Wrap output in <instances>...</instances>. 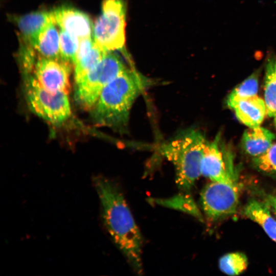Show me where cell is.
Here are the masks:
<instances>
[{
    "label": "cell",
    "instance_id": "cell-21",
    "mask_svg": "<svg viewBox=\"0 0 276 276\" xmlns=\"http://www.w3.org/2000/svg\"><path fill=\"white\" fill-rule=\"evenodd\" d=\"M59 40L61 58L74 63L79 47V39L68 32L60 29Z\"/></svg>",
    "mask_w": 276,
    "mask_h": 276
},
{
    "label": "cell",
    "instance_id": "cell-15",
    "mask_svg": "<svg viewBox=\"0 0 276 276\" xmlns=\"http://www.w3.org/2000/svg\"><path fill=\"white\" fill-rule=\"evenodd\" d=\"M244 211L248 218L259 224L267 235L276 242V219L266 205L253 199L248 202Z\"/></svg>",
    "mask_w": 276,
    "mask_h": 276
},
{
    "label": "cell",
    "instance_id": "cell-18",
    "mask_svg": "<svg viewBox=\"0 0 276 276\" xmlns=\"http://www.w3.org/2000/svg\"><path fill=\"white\" fill-rule=\"evenodd\" d=\"M260 70L252 73L242 82L235 87L226 100L227 106L231 108L238 101L257 95L259 87Z\"/></svg>",
    "mask_w": 276,
    "mask_h": 276
},
{
    "label": "cell",
    "instance_id": "cell-22",
    "mask_svg": "<svg viewBox=\"0 0 276 276\" xmlns=\"http://www.w3.org/2000/svg\"><path fill=\"white\" fill-rule=\"evenodd\" d=\"M254 163L262 172L276 173V143H273L264 153L254 157Z\"/></svg>",
    "mask_w": 276,
    "mask_h": 276
},
{
    "label": "cell",
    "instance_id": "cell-19",
    "mask_svg": "<svg viewBox=\"0 0 276 276\" xmlns=\"http://www.w3.org/2000/svg\"><path fill=\"white\" fill-rule=\"evenodd\" d=\"M107 52L100 48L95 42L90 51L80 58L77 59L74 63L75 82L79 81L94 68L100 62Z\"/></svg>",
    "mask_w": 276,
    "mask_h": 276
},
{
    "label": "cell",
    "instance_id": "cell-9",
    "mask_svg": "<svg viewBox=\"0 0 276 276\" xmlns=\"http://www.w3.org/2000/svg\"><path fill=\"white\" fill-rule=\"evenodd\" d=\"M33 71L34 77L47 91L52 93H68L70 62L62 58L39 57Z\"/></svg>",
    "mask_w": 276,
    "mask_h": 276
},
{
    "label": "cell",
    "instance_id": "cell-12",
    "mask_svg": "<svg viewBox=\"0 0 276 276\" xmlns=\"http://www.w3.org/2000/svg\"><path fill=\"white\" fill-rule=\"evenodd\" d=\"M237 119L249 128L260 126L267 114L264 100L257 95L240 100L231 107Z\"/></svg>",
    "mask_w": 276,
    "mask_h": 276
},
{
    "label": "cell",
    "instance_id": "cell-20",
    "mask_svg": "<svg viewBox=\"0 0 276 276\" xmlns=\"http://www.w3.org/2000/svg\"><path fill=\"white\" fill-rule=\"evenodd\" d=\"M248 266V260L244 254L230 252L222 256L219 261L220 270L229 275H236L244 271Z\"/></svg>",
    "mask_w": 276,
    "mask_h": 276
},
{
    "label": "cell",
    "instance_id": "cell-13",
    "mask_svg": "<svg viewBox=\"0 0 276 276\" xmlns=\"http://www.w3.org/2000/svg\"><path fill=\"white\" fill-rule=\"evenodd\" d=\"M275 139L272 132L260 126L249 128L243 134L242 146L247 154L256 157L264 153Z\"/></svg>",
    "mask_w": 276,
    "mask_h": 276
},
{
    "label": "cell",
    "instance_id": "cell-23",
    "mask_svg": "<svg viewBox=\"0 0 276 276\" xmlns=\"http://www.w3.org/2000/svg\"><path fill=\"white\" fill-rule=\"evenodd\" d=\"M269 200L271 205L273 207L276 214V196L271 197Z\"/></svg>",
    "mask_w": 276,
    "mask_h": 276
},
{
    "label": "cell",
    "instance_id": "cell-16",
    "mask_svg": "<svg viewBox=\"0 0 276 276\" xmlns=\"http://www.w3.org/2000/svg\"><path fill=\"white\" fill-rule=\"evenodd\" d=\"M264 101L267 114L273 120L276 128V56L270 55L265 66Z\"/></svg>",
    "mask_w": 276,
    "mask_h": 276
},
{
    "label": "cell",
    "instance_id": "cell-3",
    "mask_svg": "<svg viewBox=\"0 0 276 276\" xmlns=\"http://www.w3.org/2000/svg\"><path fill=\"white\" fill-rule=\"evenodd\" d=\"M207 141L199 130L188 129L158 149L159 154L174 165L178 188L188 192L201 175V161Z\"/></svg>",
    "mask_w": 276,
    "mask_h": 276
},
{
    "label": "cell",
    "instance_id": "cell-6",
    "mask_svg": "<svg viewBox=\"0 0 276 276\" xmlns=\"http://www.w3.org/2000/svg\"><path fill=\"white\" fill-rule=\"evenodd\" d=\"M26 76V97L31 111L54 124L66 121L71 114L68 94L49 92L42 87L34 76Z\"/></svg>",
    "mask_w": 276,
    "mask_h": 276
},
{
    "label": "cell",
    "instance_id": "cell-17",
    "mask_svg": "<svg viewBox=\"0 0 276 276\" xmlns=\"http://www.w3.org/2000/svg\"><path fill=\"white\" fill-rule=\"evenodd\" d=\"M157 204L183 211L203 220L202 216L192 197L188 194H180L169 198L151 199Z\"/></svg>",
    "mask_w": 276,
    "mask_h": 276
},
{
    "label": "cell",
    "instance_id": "cell-4",
    "mask_svg": "<svg viewBox=\"0 0 276 276\" xmlns=\"http://www.w3.org/2000/svg\"><path fill=\"white\" fill-rule=\"evenodd\" d=\"M101 10L93 28L94 42L105 52H125L126 2L103 0Z\"/></svg>",
    "mask_w": 276,
    "mask_h": 276
},
{
    "label": "cell",
    "instance_id": "cell-2",
    "mask_svg": "<svg viewBox=\"0 0 276 276\" xmlns=\"http://www.w3.org/2000/svg\"><path fill=\"white\" fill-rule=\"evenodd\" d=\"M151 81L134 68H127L104 88L92 108L95 121L121 133L128 130L131 108Z\"/></svg>",
    "mask_w": 276,
    "mask_h": 276
},
{
    "label": "cell",
    "instance_id": "cell-11",
    "mask_svg": "<svg viewBox=\"0 0 276 276\" xmlns=\"http://www.w3.org/2000/svg\"><path fill=\"white\" fill-rule=\"evenodd\" d=\"M10 18L19 29L24 43L32 47L40 33L51 22L54 21L52 11H43L22 16H11Z\"/></svg>",
    "mask_w": 276,
    "mask_h": 276
},
{
    "label": "cell",
    "instance_id": "cell-7",
    "mask_svg": "<svg viewBox=\"0 0 276 276\" xmlns=\"http://www.w3.org/2000/svg\"><path fill=\"white\" fill-rule=\"evenodd\" d=\"M201 201L206 216L212 220L234 214L239 202V189L236 181H213L201 194Z\"/></svg>",
    "mask_w": 276,
    "mask_h": 276
},
{
    "label": "cell",
    "instance_id": "cell-8",
    "mask_svg": "<svg viewBox=\"0 0 276 276\" xmlns=\"http://www.w3.org/2000/svg\"><path fill=\"white\" fill-rule=\"evenodd\" d=\"M201 175L213 181L235 182L233 157L217 134L212 142H207L201 161Z\"/></svg>",
    "mask_w": 276,
    "mask_h": 276
},
{
    "label": "cell",
    "instance_id": "cell-5",
    "mask_svg": "<svg viewBox=\"0 0 276 276\" xmlns=\"http://www.w3.org/2000/svg\"><path fill=\"white\" fill-rule=\"evenodd\" d=\"M127 68L119 56L107 52L94 68L76 82L78 104L86 110L92 109L104 88Z\"/></svg>",
    "mask_w": 276,
    "mask_h": 276
},
{
    "label": "cell",
    "instance_id": "cell-1",
    "mask_svg": "<svg viewBox=\"0 0 276 276\" xmlns=\"http://www.w3.org/2000/svg\"><path fill=\"white\" fill-rule=\"evenodd\" d=\"M93 183L107 231L133 270L142 272V236L123 195L114 182L104 177H95Z\"/></svg>",
    "mask_w": 276,
    "mask_h": 276
},
{
    "label": "cell",
    "instance_id": "cell-10",
    "mask_svg": "<svg viewBox=\"0 0 276 276\" xmlns=\"http://www.w3.org/2000/svg\"><path fill=\"white\" fill-rule=\"evenodd\" d=\"M52 13L56 24L79 40L91 37L92 22L85 13L69 6L58 7Z\"/></svg>",
    "mask_w": 276,
    "mask_h": 276
},
{
    "label": "cell",
    "instance_id": "cell-14",
    "mask_svg": "<svg viewBox=\"0 0 276 276\" xmlns=\"http://www.w3.org/2000/svg\"><path fill=\"white\" fill-rule=\"evenodd\" d=\"M54 21L51 22L40 33L33 44L39 57L47 58H61L59 32Z\"/></svg>",
    "mask_w": 276,
    "mask_h": 276
}]
</instances>
